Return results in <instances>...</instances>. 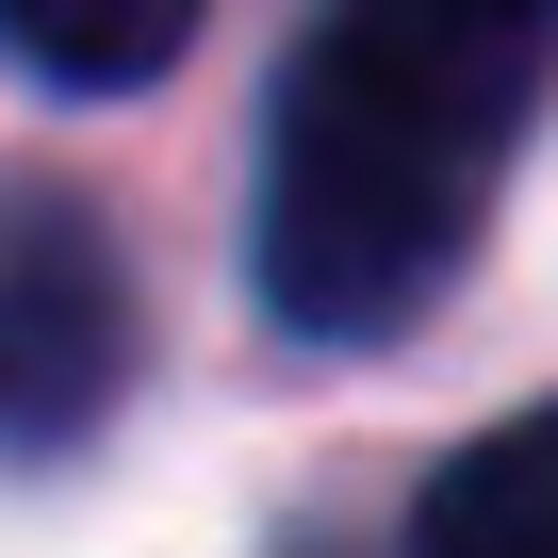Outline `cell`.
Instances as JSON below:
<instances>
[{
  "label": "cell",
  "mask_w": 558,
  "mask_h": 558,
  "mask_svg": "<svg viewBox=\"0 0 558 558\" xmlns=\"http://www.w3.org/2000/svg\"><path fill=\"white\" fill-rule=\"evenodd\" d=\"M542 50H558L542 17H476V0L313 17V50L279 66V116H263V313L313 345L411 329L509 197Z\"/></svg>",
  "instance_id": "6da1fadb"
},
{
  "label": "cell",
  "mask_w": 558,
  "mask_h": 558,
  "mask_svg": "<svg viewBox=\"0 0 558 558\" xmlns=\"http://www.w3.org/2000/svg\"><path fill=\"white\" fill-rule=\"evenodd\" d=\"M132 395V279L99 214L17 197L0 214V460H50Z\"/></svg>",
  "instance_id": "7a4b0ae2"
},
{
  "label": "cell",
  "mask_w": 558,
  "mask_h": 558,
  "mask_svg": "<svg viewBox=\"0 0 558 558\" xmlns=\"http://www.w3.org/2000/svg\"><path fill=\"white\" fill-rule=\"evenodd\" d=\"M427 558H558V395L542 411H509V427H476L444 476H427V525H411Z\"/></svg>",
  "instance_id": "3957f363"
},
{
  "label": "cell",
  "mask_w": 558,
  "mask_h": 558,
  "mask_svg": "<svg viewBox=\"0 0 558 558\" xmlns=\"http://www.w3.org/2000/svg\"><path fill=\"white\" fill-rule=\"evenodd\" d=\"M181 34H197V0H0V66H34L66 99H116V83L181 66Z\"/></svg>",
  "instance_id": "277c9868"
},
{
  "label": "cell",
  "mask_w": 558,
  "mask_h": 558,
  "mask_svg": "<svg viewBox=\"0 0 558 558\" xmlns=\"http://www.w3.org/2000/svg\"><path fill=\"white\" fill-rule=\"evenodd\" d=\"M476 17H542V34H558V0H476Z\"/></svg>",
  "instance_id": "5b68a950"
}]
</instances>
